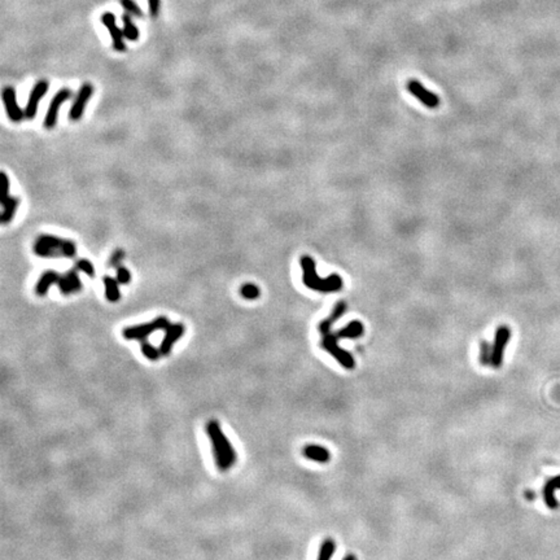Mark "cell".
I'll use <instances>...</instances> for the list:
<instances>
[{
	"label": "cell",
	"instance_id": "cell-1",
	"mask_svg": "<svg viewBox=\"0 0 560 560\" xmlns=\"http://www.w3.org/2000/svg\"><path fill=\"white\" fill-rule=\"evenodd\" d=\"M346 311V304L344 301L339 302L338 305L334 306L333 310H332L331 315L326 319H323L318 326L320 333V346L323 349L328 352L332 357L346 369H353L355 367V361L354 357L350 354L349 352H346L345 349H343L341 346H339L336 334L332 332V326L333 323L339 319V318L343 317Z\"/></svg>",
	"mask_w": 560,
	"mask_h": 560
},
{
	"label": "cell",
	"instance_id": "cell-23",
	"mask_svg": "<svg viewBox=\"0 0 560 560\" xmlns=\"http://www.w3.org/2000/svg\"><path fill=\"white\" fill-rule=\"evenodd\" d=\"M492 355H493V345H490L488 341H481L480 344V362L482 366H489L492 364Z\"/></svg>",
	"mask_w": 560,
	"mask_h": 560
},
{
	"label": "cell",
	"instance_id": "cell-26",
	"mask_svg": "<svg viewBox=\"0 0 560 560\" xmlns=\"http://www.w3.org/2000/svg\"><path fill=\"white\" fill-rule=\"evenodd\" d=\"M76 269L78 271H82V273H85L86 275L90 276V278H92V276H95V266L94 264H92L90 259L87 258H81V259H77L76 261Z\"/></svg>",
	"mask_w": 560,
	"mask_h": 560
},
{
	"label": "cell",
	"instance_id": "cell-17",
	"mask_svg": "<svg viewBox=\"0 0 560 560\" xmlns=\"http://www.w3.org/2000/svg\"><path fill=\"white\" fill-rule=\"evenodd\" d=\"M364 333V326L362 324V322L359 320H353L349 324H346L344 328L339 329L336 332V338L338 339H358L363 336Z\"/></svg>",
	"mask_w": 560,
	"mask_h": 560
},
{
	"label": "cell",
	"instance_id": "cell-30",
	"mask_svg": "<svg viewBox=\"0 0 560 560\" xmlns=\"http://www.w3.org/2000/svg\"><path fill=\"white\" fill-rule=\"evenodd\" d=\"M57 285H59V289H60V292H61L62 294H70V293H73V289H71L70 283H69V280H68V278H66V275L60 276L59 283H57Z\"/></svg>",
	"mask_w": 560,
	"mask_h": 560
},
{
	"label": "cell",
	"instance_id": "cell-15",
	"mask_svg": "<svg viewBox=\"0 0 560 560\" xmlns=\"http://www.w3.org/2000/svg\"><path fill=\"white\" fill-rule=\"evenodd\" d=\"M560 489V475L554 476L552 478L547 481L543 487V499H545V503L548 508L555 510L557 508L559 503H557L556 498H555V490Z\"/></svg>",
	"mask_w": 560,
	"mask_h": 560
},
{
	"label": "cell",
	"instance_id": "cell-24",
	"mask_svg": "<svg viewBox=\"0 0 560 560\" xmlns=\"http://www.w3.org/2000/svg\"><path fill=\"white\" fill-rule=\"evenodd\" d=\"M240 293L244 298L246 300H257L261 296V290L255 284L252 283H246L243 287L240 288Z\"/></svg>",
	"mask_w": 560,
	"mask_h": 560
},
{
	"label": "cell",
	"instance_id": "cell-3",
	"mask_svg": "<svg viewBox=\"0 0 560 560\" xmlns=\"http://www.w3.org/2000/svg\"><path fill=\"white\" fill-rule=\"evenodd\" d=\"M300 265L302 267V282L308 288L322 293H331V292H339L344 287L343 279L338 275H329L327 278H319L317 274V267H315V261L309 255H302L300 258Z\"/></svg>",
	"mask_w": 560,
	"mask_h": 560
},
{
	"label": "cell",
	"instance_id": "cell-18",
	"mask_svg": "<svg viewBox=\"0 0 560 560\" xmlns=\"http://www.w3.org/2000/svg\"><path fill=\"white\" fill-rule=\"evenodd\" d=\"M18 204H20V200L15 196H9L8 199L4 200L2 205H3V211H2V223L7 225V223L12 222L13 217H15L16 211H17Z\"/></svg>",
	"mask_w": 560,
	"mask_h": 560
},
{
	"label": "cell",
	"instance_id": "cell-6",
	"mask_svg": "<svg viewBox=\"0 0 560 560\" xmlns=\"http://www.w3.org/2000/svg\"><path fill=\"white\" fill-rule=\"evenodd\" d=\"M511 339V329L507 326H499L496 331V338L493 343V355H492V364L494 368H499L503 362V355H505V349L507 346L508 341Z\"/></svg>",
	"mask_w": 560,
	"mask_h": 560
},
{
	"label": "cell",
	"instance_id": "cell-7",
	"mask_svg": "<svg viewBox=\"0 0 560 560\" xmlns=\"http://www.w3.org/2000/svg\"><path fill=\"white\" fill-rule=\"evenodd\" d=\"M407 87V91L413 95L414 97H417L420 103L424 106L429 109H436L440 106V97L434 92L429 91L428 88H425L422 83L418 80H410L406 85Z\"/></svg>",
	"mask_w": 560,
	"mask_h": 560
},
{
	"label": "cell",
	"instance_id": "cell-20",
	"mask_svg": "<svg viewBox=\"0 0 560 560\" xmlns=\"http://www.w3.org/2000/svg\"><path fill=\"white\" fill-rule=\"evenodd\" d=\"M122 22H123V35L127 41L130 42H136L139 39V29L134 22H132L131 17H130V13H125L122 16Z\"/></svg>",
	"mask_w": 560,
	"mask_h": 560
},
{
	"label": "cell",
	"instance_id": "cell-31",
	"mask_svg": "<svg viewBox=\"0 0 560 560\" xmlns=\"http://www.w3.org/2000/svg\"><path fill=\"white\" fill-rule=\"evenodd\" d=\"M160 7H161V0H148V8H150V16L156 18L160 13Z\"/></svg>",
	"mask_w": 560,
	"mask_h": 560
},
{
	"label": "cell",
	"instance_id": "cell-34",
	"mask_svg": "<svg viewBox=\"0 0 560 560\" xmlns=\"http://www.w3.org/2000/svg\"><path fill=\"white\" fill-rule=\"evenodd\" d=\"M527 499H534V494L532 492H527Z\"/></svg>",
	"mask_w": 560,
	"mask_h": 560
},
{
	"label": "cell",
	"instance_id": "cell-33",
	"mask_svg": "<svg viewBox=\"0 0 560 560\" xmlns=\"http://www.w3.org/2000/svg\"><path fill=\"white\" fill-rule=\"evenodd\" d=\"M343 560H357V557H355V555H346Z\"/></svg>",
	"mask_w": 560,
	"mask_h": 560
},
{
	"label": "cell",
	"instance_id": "cell-21",
	"mask_svg": "<svg viewBox=\"0 0 560 560\" xmlns=\"http://www.w3.org/2000/svg\"><path fill=\"white\" fill-rule=\"evenodd\" d=\"M334 550H336V542L332 538H326L320 543L317 560H331V557L334 554Z\"/></svg>",
	"mask_w": 560,
	"mask_h": 560
},
{
	"label": "cell",
	"instance_id": "cell-14",
	"mask_svg": "<svg viewBox=\"0 0 560 560\" xmlns=\"http://www.w3.org/2000/svg\"><path fill=\"white\" fill-rule=\"evenodd\" d=\"M302 454L306 459L317 463H328L331 459V454L324 446L315 445V443H309L302 449Z\"/></svg>",
	"mask_w": 560,
	"mask_h": 560
},
{
	"label": "cell",
	"instance_id": "cell-4",
	"mask_svg": "<svg viewBox=\"0 0 560 560\" xmlns=\"http://www.w3.org/2000/svg\"><path fill=\"white\" fill-rule=\"evenodd\" d=\"M169 326H170V320L167 319L166 317H164V315H161V317L155 318V319H152L148 323H141V324L126 327L122 331V336L126 340L140 341L150 338L153 332L166 329Z\"/></svg>",
	"mask_w": 560,
	"mask_h": 560
},
{
	"label": "cell",
	"instance_id": "cell-5",
	"mask_svg": "<svg viewBox=\"0 0 560 560\" xmlns=\"http://www.w3.org/2000/svg\"><path fill=\"white\" fill-rule=\"evenodd\" d=\"M66 239L52 235H41L34 244V253L39 257H59L64 255Z\"/></svg>",
	"mask_w": 560,
	"mask_h": 560
},
{
	"label": "cell",
	"instance_id": "cell-27",
	"mask_svg": "<svg viewBox=\"0 0 560 560\" xmlns=\"http://www.w3.org/2000/svg\"><path fill=\"white\" fill-rule=\"evenodd\" d=\"M65 275H66L69 283H70V287H71V289H73V293H77V292H80V290L82 289V282H81L80 276H78V273H77L76 270L68 271V273L65 274Z\"/></svg>",
	"mask_w": 560,
	"mask_h": 560
},
{
	"label": "cell",
	"instance_id": "cell-29",
	"mask_svg": "<svg viewBox=\"0 0 560 560\" xmlns=\"http://www.w3.org/2000/svg\"><path fill=\"white\" fill-rule=\"evenodd\" d=\"M2 185H3V191H2L0 201L3 203L4 200H7L9 196H11V195H9V187H11V182H9V178L7 176L6 173H2Z\"/></svg>",
	"mask_w": 560,
	"mask_h": 560
},
{
	"label": "cell",
	"instance_id": "cell-2",
	"mask_svg": "<svg viewBox=\"0 0 560 560\" xmlns=\"http://www.w3.org/2000/svg\"><path fill=\"white\" fill-rule=\"evenodd\" d=\"M205 432L211 445V453L218 471L226 472L236 463L238 455L235 452L231 441L220 428L217 420H209L205 424Z\"/></svg>",
	"mask_w": 560,
	"mask_h": 560
},
{
	"label": "cell",
	"instance_id": "cell-10",
	"mask_svg": "<svg viewBox=\"0 0 560 560\" xmlns=\"http://www.w3.org/2000/svg\"><path fill=\"white\" fill-rule=\"evenodd\" d=\"M92 94H94V86L88 82L83 83L78 94H77L76 99H74L70 111H69V118L71 121H80L82 118L86 106H87L88 100L91 99Z\"/></svg>",
	"mask_w": 560,
	"mask_h": 560
},
{
	"label": "cell",
	"instance_id": "cell-9",
	"mask_svg": "<svg viewBox=\"0 0 560 560\" xmlns=\"http://www.w3.org/2000/svg\"><path fill=\"white\" fill-rule=\"evenodd\" d=\"M100 20H101L103 25H105L109 34H110L113 48H115L117 52H125L127 48L126 43H125V35H123V30H121L120 27L117 26L116 16L111 12H105L101 15Z\"/></svg>",
	"mask_w": 560,
	"mask_h": 560
},
{
	"label": "cell",
	"instance_id": "cell-12",
	"mask_svg": "<svg viewBox=\"0 0 560 560\" xmlns=\"http://www.w3.org/2000/svg\"><path fill=\"white\" fill-rule=\"evenodd\" d=\"M2 97H3V103L6 106L7 115H8L9 120L13 121V122H21L25 117V110L20 108L17 103V97H16V90L11 86L3 88V92H2Z\"/></svg>",
	"mask_w": 560,
	"mask_h": 560
},
{
	"label": "cell",
	"instance_id": "cell-19",
	"mask_svg": "<svg viewBox=\"0 0 560 560\" xmlns=\"http://www.w3.org/2000/svg\"><path fill=\"white\" fill-rule=\"evenodd\" d=\"M104 288H105V297L109 302H118L121 298V292L118 288V280L111 276L103 278Z\"/></svg>",
	"mask_w": 560,
	"mask_h": 560
},
{
	"label": "cell",
	"instance_id": "cell-25",
	"mask_svg": "<svg viewBox=\"0 0 560 560\" xmlns=\"http://www.w3.org/2000/svg\"><path fill=\"white\" fill-rule=\"evenodd\" d=\"M120 4L122 6V8L126 11L130 15L135 16V17H143V11H141L140 7L135 3V0H120Z\"/></svg>",
	"mask_w": 560,
	"mask_h": 560
},
{
	"label": "cell",
	"instance_id": "cell-13",
	"mask_svg": "<svg viewBox=\"0 0 560 560\" xmlns=\"http://www.w3.org/2000/svg\"><path fill=\"white\" fill-rule=\"evenodd\" d=\"M185 332V327L182 323H175V324H170L165 329V336L162 339V343L160 345V350H161L162 355H169L171 353L173 346L175 345L176 341L179 339H182V336Z\"/></svg>",
	"mask_w": 560,
	"mask_h": 560
},
{
	"label": "cell",
	"instance_id": "cell-8",
	"mask_svg": "<svg viewBox=\"0 0 560 560\" xmlns=\"http://www.w3.org/2000/svg\"><path fill=\"white\" fill-rule=\"evenodd\" d=\"M73 96V92H71L70 88H61V90H59V91L56 92L55 96L52 97V100H51V104L50 106H48V110H47V115H46V118H44V127L48 130L53 129V127L56 126V122H57V116H59V109L60 106L62 105V104L66 101V100H69L70 97Z\"/></svg>",
	"mask_w": 560,
	"mask_h": 560
},
{
	"label": "cell",
	"instance_id": "cell-16",
	"mask_svg": "<svg viewBox=\"0 0 560 560\" xmlns=\"http://www.w3.org/2000/svg\"><path fill=\"white\" fill-rule=\"evenodd\" d=\"M60 276L61 275H59V274L53 270L44 271L35 285V293L38 294V296H46L48 289L51 288V285L57 284V283H59Z\"/></svg>",
	"mask_w": 560,
	"mask_h": 560
},
{
	"label": "cell",
	"instance_id": "cell-32",
	"mask_svg": "<svg viewBox=\"0 0 560 560\" xmlns=\"http://www.w3.org/2000/svg\"><path fill=\"white\" fill-rule=\"evenodd\" d=\"M123 257H125V252H123L122 249L115 250V253H113V254H111V257H110V261H109V266H111V267L118 266V265H120V262L123 259Z\"/></svg>",
	"mask_w": 560,
	"mask_h": 560
},
{
	"label": "cell",
	"instance_id": "cell-11",
	"mask_svg": "<svg viewBox=\"0 0 560 560\" xmlns=\"http://www.w3.org/2000/svg\"><path fill=\"white\" fill-rule=\"evenodd\" d=\"M48 87H50V83L46 80H41L35 83V86L31 88L29 95V100H27L26 108H25V117L27 120H34L36 116V110H38V104L42 99L44 97V95L47 94Z\"/></svg>",
	"mask_w": 560,
	"mask_h": 560
},
{
	"label": "cell",
	"instance_id": "cell-28",
	"mask_svg": "<svg viewBox=\"0 0 560 560\" xmlns=\"http://www.w3.org/2000/svg\"><path fill=\"white\" fill-rule=\"evenodd\" d=\"M117 280L120 284H129L130 280H131V274L127 270L126 267L118 266L117 267Z\"/></svg>",
	"mask_w": 560,
	"mask_h": 560
},
{
	"label": "cell",
	"instance_id": "cell-22",
	"mask_svg": "<svg viewBox=\"0 0 560 560\" xmlns=\"http://www.w3.org/2000/svg\"><path fill=\"white\" fill-rule=\"evenodd\" d=\"M140 349H141V353H143V355L147 358L148 361H152V362L159 361V358L162 355L161 350L157 349L156 346H153L147 339L140 340Z\"/></svg>",
	"mask_w": 560,
	"mask_h": 560
}]
</instances>
